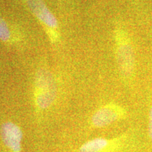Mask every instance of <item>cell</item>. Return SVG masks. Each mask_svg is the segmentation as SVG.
Masks as SVG:
<instances>
[{
    "label": "cell",
    "mask_w": 152,
    "mask_h": 152,
    "mask_svg": "<svg viewBox=\"0 0 152 152\" xmlns=\"http://www.w3.org/2000/svg\"><path fill=\"white\" fill-rule=\"evenodd\" d=\"M134 139V131L129 130L112 137L90 139L70 152H125L132 146Z\"/></svg>",
    "instance_id": "cell-1"
},
{
    "label": "cell",
    "mask_w": 152,
    "mask_h": 152,
    "mask_svg": "<svg viewBox=\"0 0 152 152\" xmlns=\"http://www.w3.org/2000/svg\"><path fill=\"white\" fill-rule=\"evenodd\" d=\"M130 116L131 111L128 106L115 101H109L95 109L91 115L89 125L92 130H99L126 121Z\"/></svg>",
    "instance_id": "cell-2"
},
{
    "label": "cell",
    "mask_w": 152,
    "mask_h": 152,
    "mask_svg": "<svg viewBox=\"0 0 152 152\" xmlns=\"http://www.w3.org/2000/svg\"><path fill=\"white\" fill-rule=\"evenodd\" d=\"M57 96V87L54 76L48 70L39 69L34 80L33 101L38 113L50 109Z\"/></svg>",
    "instance_id": "cell-3"
},
{
    "label": "cell",
    "mask_w": 152,
    "mask_h": 152,
    "mask_svg": "<svg viewBox=\"0 0 152 152\" xmlns=\"http://www.w3.org/2000/svg\"><path fill=\"white\" fill-rule=\"evenodd\" d=\"M26 2L32 13L45 27L51 42H56L59 40L58 20L43 0H26Z\"/></svg>",
    "instance_id": "cell-4"
},
{
    "label": "cell",
    "mask_w": 152,
    "mask_h": 152,
    "mask_svg": "<svg viewBox=\"0 0 152 152\" xmlns=\"http://www.w3.org/2000/svg\"><path fill=\"white\" fill-rule=\"evenodd\" d=\"M1 141L9 152H23V132L21 128L11 121L4 123L0 129Z\"/></svg>",
    "instance_id": "cell-5"
},
{
    "label": "cell",
    "mask_w": 152,
    "mask_h": 152,
    "mask_svg": "<svg viewBox=\"0 0 152 152\" xmlns=\"http://www.w3.org/2000/svg\"><path fill=\"white\" fill-rule=\"evenodd\" d=\"M137 98L142 101L144 106L147 136L152 143V72L144 80Z\"/></svg>",
    "instance_id": "cell-6"
},
{
    "label": "cell",
    "mask_w": 152,
    "mask_h": 152,
    "mask_svg": "<svg viewBox=\"0 0 152 152\" xmlns=\"http://www.w3.org/2000/svg\"><path fill=\"white\" fill-rule=\"evenodd\" d=\"M148 55L152 68V9L144 8L139 11Z\"/></svg>",
    "instance_id": "cell-7"
},
{
    "label": "cell",
    "mask_w": 152,
    "mask_h": 152,
    "mask_svg": "<svg viewBox=\"0 0 152 152\" xmlns=\"http://www.w3.org/2000/svg\"><path fill=\"white\" fill-rule=\"evenodd\" d=\"M12 35L7 22L0 17V40L5 42L11 41Z\"/></svg>",
    "instance_id": "cell-8"
}]
</instances>
